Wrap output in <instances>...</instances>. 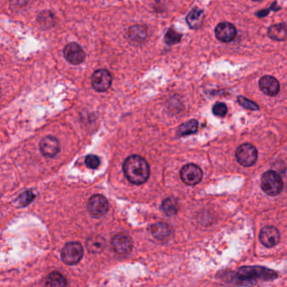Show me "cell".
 <instances>
[{"label": "cell", "instance_id": "cell-18", "mask_svg": "<svg viewBox=\"0 0 287 287\" xmlns=\"http://www.w3.org/2000/svg\"><path fill=\"white\" fill-rule=\"evenodd\" d=\"M268 36L275 41H285L287 38V27L283 24H273L268 30Z\"/></svg>", "mask_w": 287, "mask_h": 287}, {"label": "cell", "instance_id": "cell-14", "mask_svg": "<svg viewBox=\"0 0 287 287\" xmlns=\"http://www.w3.org/2000/svg\"><path fill=\"white\" fill-rule=\"evenodd\" d=\"M260 88L266 95L275 96L280 92V84L272 76H264L260 80Z\"/></svg>", "mask_w": 287, "mask_h": 287}, {"label": "cell", "instance_id": "cell-4", "mask_svg": "<svg viewBox=\"0 0 287 287\" xmlns=\"http://www.w3.org/2000/svg\"><path fill=\"white\" fill-rule=\"evenodd\" d=\"M84 254V248L78 242L66 243L62 250V260L68 265L79 263Z\"/></svg>", "mask_w": 287, "mask_h": 287}, {"label": "cell", "instance_id": "cell-28", "mask_svg": "<svg viewBox=\"0 0 287 287\" xmlns=\"http://www.w3.org/2000/svg\"><path fill=\"white\" fill-rule=\"evenodd\" d=\"M212 112L215 115L219 116V117H224L227 115V107L225 104L217 103L212 108Z\"/></svg>", "mask_w": 287, "mask_h": 287}, {"label": "cell", "instance_id": "cell-8", "mask_svg": "<svg viewBox=\"0 0 287 287\" xmlns=\"http://www.w3.org/2000/svg\"><path fill=\"white\" fill-rule=\"evenodd\" d=\"M88 210L94 218H100L108 212L109 203L103 196L94 195L88 199Z\"/></svg>", "mask_w": 287, "mask_h": 287}, {"label": "cell", "instance_id": "cell-13", "mask_svg": "<svg viewBox=\"0 0 287 287\" xmlns=\"http://www.w3.org/2000/svg\"><path fill=\"white\" fill-rule=\"evenodd\" d=\"M215 34L219 41L222 43H230L235 38L237 30L235 26L229 22H221L217 25Z\"/></svg>", "mask_w": 287, "mask_h": 287}, {"label": "cell", "instance_id": "cell-5", "mask_svg": "<svg viewBox=\"0 0 287 287\" xmlns=\"http://www.w3.org/2000/svg\"><path fill=\"white\" fill-rule=\"evenodd\" d=\"M236 158L243 166H253L257 161V149L249 143L242 144L236 151Z\"/></svg>", "mask_w": 287, "mask_h": 287}, {"label": "cell", "instance_id": "cell-22", "mask_svg": "<svg viewBox=\"0 0 287 287\" xmlns=\"http://www.w3.org/2000/svg\"><path fill=\"white\" fill-rule=\"evenodd\" d=\"M178 201L175 198L170 197L163 200L162 203V210L168 216H175L178 212Z\"/></svg>", "mask_w": 287, "mask_h": 287}, {"label": "cell", "instance_id": "cell-10", "mask_svg": "<svg viewBox=\"0 0 287 287\" xmlns=\"http://www.w3.org/2000/svg\"><path fill=\"white\" fill-rule=\"evenodd\" d=\"M281 235L276 227L273 226H266L263 227L260 233V241L267 248H272L280 242Z\"/></svg>", "mask_w": 287, "mask_h": 287}, {"label": "cell", "instance_id": "cell-11", "mask_svg": "<svg viewBox=\"0 0 287 287\" xmlns=\"http://www.w3.org/2000/svg\"><path fill=\"white\" fill-rule=\"evenodd\" d=\"M111 247L115 253L121 255L129 254L132 248V241L130 237L119 233L113 237L111 240Z\"/></svg>", "mask_w": 287, "mask_h": 287}, {"label": "cell", "instance_id": "cell-15", "mask_svg": "<svg viewBox=\"0 0 287 287\" xmlns=\"http://www.w3.org/2000/svg\"><path fill=\"white\" fill-rule=\"evenodd\" d=\"M150 232L153 237L158 241H165L172 234V227L165 222H157L152 225Z\"/></svg>", "mask_w": 287, "mask_h": 287}, {"label": "cell", "instance_id": "cell-6", "mask_svg": "<svg viewBox=\"0 0 287 287\" xmlns=\"http://www.w3.org/2000/svg\"><path fill=\"white\" fill-rule=\"evenodd\" d=\"M91 85L97 92H106L112 85V75L108 70L98 69L93 73Z\"/></svg>", "mask_w": 287, "mask_h": 287}, {"label": "cell", "instance_id": "cell-12", "mask_svg": "<svg viewBox=\"0 0 287 287\" xmlns=\"http://www.w3.org/2000/svg\"><path fill=\"white\" fill-rule=\"evenodd\" d=\"M40 151L44 157H53L60 151V144L54 136H45L40 142Z\"/></svg>", "mask_w": 287, "mask_h": 287}, {"label": "cell", "instance_id": "cell-27", "mask_svg": "<svg viewBox=\"0 0 287 287\" xmlns=\"http://www.w3.org/2000/svg\"><path fill=\"white\" fill-rule=\"evenodd\" d=\"M85 164L88 169L95 170L100 165V158L95 155H88L85 157Z\"/></svg>", "mask_w": 287, "mask_h": 287}, {"label": "cell", "instance_id": "cell-3", "mask_svg": "<svg viewBox=\"0 0 287 287\" xmlns=\"http://www.w3.org/2000/svg\"><path fill=\"white\" fill-rule=\"evenodd\" d=\"M261 188L268 196H278L283 189V181L281 176L273 170L265 173L261 178Z\"/></svg>", "mask_w": 287, "mask_h": 287}, {"label": "cell", "instance_id": "cell-24", "mask_svg": "<svg viewBox=\"0 0 287 287\" xmlns=\"http://www.w3.org/2000/svg\"><path fill=\"white\" fill-rule=\"evenodd\" d=\"M181 38V34L178 33L176 30H174L173 28H170V30L167 31V33L165 34V37H164L165 43L170 45H175V44L179 43Z\"/></svg>", "mask_w": 287, "mask_h": 287}, {"label": "cell", "instance_id": "cell-23", "mask_svg": "<svg viewBox=\"0 0 287 287\" xmlns=\"http://www.w3.org/2000/svg\"><path fill=\"white\" fill-rule=\"evenodd\" d=\"M37 22L43 27L50 28L54 24V15L50 11H43L38 15Z\"/></svg>", "mask_w": 287, "mask_h": 287}, {"label": "cell", "instance_id": "cell-26", "mask_svg": "<svg viewBox=\"0 0 287 287\" xmlns=\"http://www.w3.org/2000/svg\"><path fill=\"white\" fill-rule=\"evenodd\" d=\"M238 102H239L240 106L244 107L246 109L252 110H260V107L258 106L257 104H255L253 101L246 99L244 97L239 96L238 98Z\"/></svg>", "mask_w": 287, "mask_h": 287}, {"label": "cell", "instance_id": "cell-2", "mask_svg": "<svg viewBox=\"0 0 287 287\" xmlns=\"http://www.w3.org/2000/svg\"><path fill=\"white\" fill-rule=\"evenodd\" d=\"M239 285H254L257 280L272 281L278 277V275L272 269L262 266H243L236 274Z\"/></svg>", "mask_w": 287, "mask_h": 287}, {"label": "cell", "instance_id": "cell-21", "mask_svg": "<svg viewBox=\"0 0 287 287\" xmlns=\"http://www.w3.org/2000/svg\"><path fill=\"white\" fill-rule=\"evenodd\" d=\"M198 130V122L196 120H191L180 125L177 130L178 136H188L196 133Z\"/></svg>", "mask_w": 287, "mask_h": 287}, {"label": "cell", "instance_id": "cell-19", "mask_svg": "<svg viewBox=\"0 0 287 287\" xmlns=\"http://www.w3.org/2000/svg\"><path fill=\"white\" fill-rule=\"evenodd\" d=\"M45 287H67L66 279L61 273L52 272L47 276L45 283Z\"/></svg>", "mask_w": 287, "mask_h": 287}, {"label": "cell", "instance_id": "cell-20", "mask_svg": "<svg viewBox=\"0 0 287 287\" xmlns=\"http://www.w3.org/2000/svg\"><path fill=\"white\" fill-rule=\"evenodd\" d=\"M202 18V9L195 8V9L191 10V12L189 13V15L186 17V22H187V24H189V26L191 29H196V28L199 27L200 24H201Z\"/></svg>", "mask_w": 287, "mask_h": 287}, {"label": "cell", "instance_id": "cell-1", "mask_svg": "<svg viewBox=\"0 0 287 287\" xmlns=\"http://www.w3.org/2000/svg\"><path fill=\"white\" fill-rule=\"evenodd\" d=\"M123 172L132 184H142L149 178L150 168L143 157L139 155H131L123 163Z\"/></svg>", "mask_w": 287, "mask_h": 287}, {"label": "cell", "instance_id": "cell-7", "mask_svg": "<svg viewBox=\"0 0 287 287\" xmlns=\"http://www.w3.org/2000/svg\"><path fill=\"white\" fill-rule=\"evenodd\" d=\"M202 170L199 167L193 163L184 165L180 170V178L182 181L187 185H196L202 179Z\"/></svg>", "mask_w": 287, "mask_h": 287}, {"label": "cell", "instance_id": "cell-17", "mask_svg": "<svg viewBox=\"0 0 287 287\" xmlns=\"http://www.w3.org/2000/svg\"><path fill=\"white\" fill-rule=\"evenodd\" d=\"M87 248L92 254H99L104 250L106 247V241L105 239L99 235H94L88 238L87 242Z\"/></svg>", "mask_w": 287, "mask_h": 287}, {"label": "cell", "instance_id": "cell-16", "mask_svg": "<svg viewBox=\"0 0 287 287\" xmlns=\"http://www.w3.org/2000/svg\"><path fill=\"white\" fill-rule=\"evenodd\" d=\"M127 37L130 41L135 43H142L148 37V30L146 27L136 24L129 28L127 30Z\"/></svg>", "mask_w": 287, "mask_h": 287}, {"label": "cell", "instance_id": "cell-25", "mask_svg": "<svg viewBox=\"0 0 287 287\" xmlns=\"http://www.w3.org/2000/svg\"><path fill=\"white\" fill-rule=\"evenodd\" d=\"M35 199V195L32 191H24L20 195L18 198V201L22 206H26L33 201Z\"/></svg>", "mask_w": 287, "mask_h": 287}, {"label": "cell", "instance_id": "cell-9", "mask_svg": "<svg viewBox=\"0 0 287 287\" xmlns=\"http://www.w3.org/2000/svg\"><path fill=\"white\" fill-rule=\"evenodd\" d=\"M64 58L70 64L79 65L85 59V53L78 43H71L64 47Z\"/></svg>", "mask_w": 287, "mask_h": 287}]
</instances>
